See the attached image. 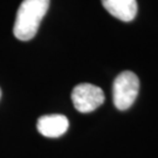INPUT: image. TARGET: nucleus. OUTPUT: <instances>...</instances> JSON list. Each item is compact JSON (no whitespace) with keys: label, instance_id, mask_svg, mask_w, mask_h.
Wrapping results in <instances>:
<instances>
[{"label":"nucleus","instance_id":"nucleus-6","mask_svg":"<svg viewBox=\"0 0 158 158\" xmlns=\"http://www.w3.org/2000/svg\"><path fill=\"white\" fill-rule=\"evenodd\" d=\"M0 98H1V89H0Z\"/></svg>","mask_w":158,"mask_h":158},{"label":"nucleus","instance_id":"nucleus-3","mask_svg":"<svg viewBox=\"0 0 158 158\" xmlns=\"http://www.w3.org/2000/svg\"><path fill=\"white\" fill-rule=\"evenodd\" d=\"M72 101L77 111L88 114L103 104L104 93L97 85L90 83H80L72 91Z\"/></svg>","mask_w":158,"mask_h":158},{"label":"nucleus","instance_id":"nucleus-2","mask_svg":"<svg viewBox=\"0 0 158 158\" xmlns=\"http://www.w3.org/2000/svg\"><path fill=\"white\" fill-rule=\"evenodd\" d=\"M139 91V80L132 72L125 70L118 74L113 85L114 104L118 110L129 109Z\"/></svg>","mask_w":158,"mask_h":158},{"label":"nucleus","instance_id":"nucleus-5","mask_svg":"<svg viewBox=\"0 0 158 158\" xmlns=\"http://www.w3.org/2000/svg\"><path fill=\"white\" fill-rule=\"evenodd\" d=\"M103 7L113 17L122 21H131L137 14L136 0H101Z\"/></svg>","mask_w":158,"mask_h":158},{"label":"nucleus","instance_id":"nucleus-4","mask_svg":"<svg viewBox=\"0 0 158 158\" xmlns=\"http://www.w3.org/2000/svg\"><path fill=\"white\" fill-rule=\"evenodd\" d=\"M38 131L45 137L56 138L62 136L69 128V121L63 115H46L41 116L36 123Z\"/></svg>","mask_w":158,"mask_h":158},{"label":"nucleus","instance_id":"nucleus-1","mask_svg":"<svg viewBox=\"0 0 158 158\" xmlns=\"http://www.w3.org/2000/svg\"><path fill=\"white\" fill-rule=\"evenodd\" d=\"M48 7L49 0H23L17 12L13 27L14 36L21 41L33 39Z\"/></svg>","mask_w":158,"mask_h":158}]
</instances>
